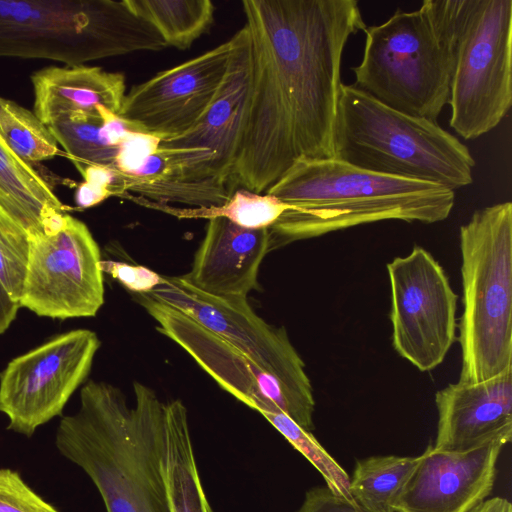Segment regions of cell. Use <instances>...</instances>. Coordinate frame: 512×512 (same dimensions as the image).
Segmentation results:
<instances>
[{"label":"cell","instance_id":"cell-23","mask_svg":"<svg viewBox=\"0 0 512 512\" xmlns=\"http://www.w3.org/2000/svg\"><path fill=\"white\" fill-rule=\"evenodd\" d=\"M419 456H370L356 461L350 477L353 501L368 512H393L392 503Z\"/></svg>","mask_w":512,"mask_h":512},{"label":"cell","instance_id":"cell-7","mask_svg":"<svg viewBox=\"0 0 512 512\" xmlns=\"http://www.w3.org/2000/svg\"><path fill=\"white\" fill-rule=\"evenodd\" d=\"M166 47L126 0H0V57L80 66Z\"/></svg>","mask_w":512,"mask_h":512},{"label":"cell","instance_id":"cell-35","mask_svg":"<svg viewBox=\"0 0 512 512\" xmlns=\"http://www.w3.org/2000/svg\"><path fill=\"white\" fill-rule=\"evenodd\" d=\"M20 305L8 294L0 282V335L3 334L16 318Z\"/></svg>","mask_w":512,"mask_h":512},{"label":"cell","instance_id":"cell-5","mask_svg":"<svg viewBox=\"0 0 512 512\" xmlns=\"http://www.w3.org/2000/svg\"><path fill=\"white\" fill-rule=\"evenodd\" d=\"M333 158L453 191L473 183L475 167L468 147L436 121L395 110L354 84L343 83L333 129Z\"/></svg>","mask_w":512,"mask_h":512},{"label":"cell","instance_id":"cell-19","mask_svg":"<svg viewBox=\"0 0 512 512\" xmlns=\"http://www.w3.org/2000/svg\"><path fill=\"white\" fill-rule=\"evenodd\" d=\"M33 112L45 125L70 113H96L104 107L119 114L125 98V77L96 66H51L31 76Z\"/></svg>","mask_w":512,"mask_h":512},{"label":"cell","instance_id":"cell-22","mask_svg":"<svg viewBox=\"0 0 512 512\" xmlns=\"http://www.w3.org/2000/svg\"><path fill=\"white\" fill-rule=\"evenodd\" d=\"M131 10L150 23L168 46L186 50L214 21L210 0H126Z\"/></svg>","mask_w":512,"mask_h":512},{"label":"cell","instance_id":"cell-32","mask_svg":"<svg viewBox=\"0 0 512 512\" xmlns=\"http://www.w3.org/2000/svg\"><path fill=\"white\" fill-rule=\"evenodd\" d=\"M102 273L109 274L133 294H147L156 288L162 276L142 265L114 260H100Z\"/></svg>","mask_w":512,"mask_h":512},{"label":"cell","instance_id":"cell-24","mask_svg":"<svg viewBox=\"0 0 512 512\" xmlns=\"http://www.w3.org/2000/svg\"><path fill=\"white\" fill-rule=\"evenodd\" d=\"M154 207L179 218L223 217L246 229L269 228L289 209V205L270 194H258L244 188L235 190L220 206L178 209L155 203Z\"/></svg>","mask_w":512,"mask_h":512},{"label":"cell","instance_id":"cell-28","mask_svg":"<svg viewBox=\"0 0 512 512\" xmlns=\"http://www.w3.org/2000/svg\"><path fill=\"white\" fill-rule=\"evenodd\" d=\"M28 231L0 206V282L19 304L29 259Z\"/></svg>","mask_w":512,"mask_h":512},{"label":"cell","instance_id":"cell-12","mask_svg":"<svg viewBox=\"0 0 512 512\" xmlns=\"http://www.w3.org/2000/svg\"><path fill=\"white\" fill-rule=\"evenodd\" d=\"M100 345L94 331L75 329L12 359L0 373V412L8 428L31 436L61 415L89 375Z\"/></svg>","mask_w":512,"mask_h":512},{"label":"cell","instance_id":"cell-9","mask_svg":"<svg viewBox=\"0 0 512 512\" xmlns=\"http://www.w3.org/2000/svg\"><path fill=\"white\" fill-rule=\"evenodd\" d=\"M147 294L227 340L276 378L290 403L292 420L307 431L314 430L312 384L283 326L264 321L247 298L207 295L180 276H162L161 283Z\"/></svg>","mask_w":512,"mask_h":512},{"label":"cell","instance_id":"cell-21","mask_svg":"<svg viewBox=\"0 0 512 512\" xmlns=\"http://www.w3.org/2000/svg\"><path fill=\"white\" fill-rule=\"evenodd\" d=\"M0 206L29 234L42 232L40 218L48 208L65 211V206L48 181L18 157L0 135Z\"/></svg>","mask_w":512,"mask_h":512},{"label":"cell","instance_id":"cell-17","mask_svg":"<svg viewBox=\"0 0 512 512\" xmlns=\"http://www.w3.org/2000/svg\"><path fill=\"white\" fill-rule=\"evenodd\" d=\"M432 448L464 452L512 439V369L480 383H450L435 394Z\"/></svg>","mask_w":512,"mask_h":512},{"label":"cell","instance_id":"cell-33","mask_svg":"<svg viewBox=\"0 0 512 512\" xmlns=\"http://www.w3.org/2000/svg\"><path fill=\"white\" fill-rule=\"evenodd\" d=\"M296 512H368L354 501L333 494L326 486L309 489Z\"/></svg>","mask_w":512,"mask_h":512},{"label":"cell","instance_id":"cell-8","mask_svg":"<svg viewBox=\"0 0 512 512\" xmlns=\"http://www.w3.org/2000/svg\"><path fill=\"white\" fill-rule=\"evenodd\" d=\"M512 104V0H466L448 105L465 140L485 135Z\"/></svg>","mask_w":512,"mask_h":512},{"label":"cell","instance_id":"cell-25","mask_svg":"<svg viewBox=\"0 0 512 512\" xmlns=\"http://www.w3.org/2000/svg\"><path fill=\"white\" fill-rule=\"evenodd\" d=\"M0 135L22 160L32 164L57 156L49 129L30 110L0 96Z\"/></svg>","mask_w":512,"mask_h":512},{"label":"cell","instance_id":"cell-29","mask_svg":"<svg viewBox=\"0 0 512 512\" xmlns=\"http://www.w3.org/2000/svg\"><path fill=\"white\" fill-rule=\"evenodd\" d=\"M83 177L75 192V203L80 209L96 206L111 196H123L122 173L112 166L83 164L72 161Z\"/></svg>","mask_w":512,"mask_h":512},{"label":"cell","instance_id":"cell-16","mask_svg":"<svg viewBox=\"0 0 512 512\" xmlns=\"http://www.w3.org/2000/svg\"><path fill=\"white\" fill-rule=\"evenodd\" d=\"M503 446L456 452L429 445L395 497L393 512H471L493 490Z\"/></svg>","mask_w":512,"mask_h":512},{"label":"cell","instance_id":"cell-14","mask_svg":"<svg viewBox=\"0 0 512 512\" xmlns=\"http://www.w3.org/2000/svg\"><path fill=\"white\" fill-rule=\"evenodd\" d=\"M234 48L224 43L135 85L119 115L163 138L189 130L216 96Z\"/></svg>","mask_w":512,"mask_h":512},{"label":"cell","instance_id":"cell-30","mask_svg":"<svg viewBox=\"0 0 512 512\" xmlns=\"http://www.w3.org/2000/svg\"><path fill=\"white\" fill-rule=\"evenodd\" d=\"M0 512H60L35 493L20 474L0 469Z\"/></svg>","mask_w":512,"mask_h":512},{"label":"cell","instance_id":"cell-36","mask_svg":"<svg viewBox=\"0 0 512 512\" xmlns=\"http://www.w3.org/2000/svg\"><path fill=\"white\" fill-rule=\"evenodd\" d=\"M471 512H512V506L506 498L493 497L486 499Z\"/></svg>","mask_w":512,"mask_h":512},{"label":"cell","instance_id":"cell-13","mask_svg":"<svg viewBox=\"0 0 512 512\" xmlns=\"http://www.w3.org/2000/svg\"><path fill=\"white\" fill-rule=\"evenodd\" d=\"M29 246L20 307L52 319L95 316L104 282L100 249L87 225L67 214L59 233L29 234Z\"/></svg>","mask_w":512,"mask_h":512},{"label":"cell","instance_id":"cell-4","mask_svg":"<svg viewBox=\"0 0 512 512\" xmlns=\"http://www.w3.org/2000/svg\"><path fill=\"white\" fill-rule=\"evenodd\" d=\"M466 0H424L366 26L353 83L400 112L436 121L448 104Z\"/></svg>","mask_w":512,"mask_h":512},{"label":"cell","instance_id":"cell-31","mask_svg":"<svg viewBox=\"0 0 512 512\" xmlns=\"http://www.w3.org/2000/svg\"><path fill=\"white\" fill-rule=\"evenodd\" d=\"M161 139L149 132H129L117 147L113 167L123 174L136 172L158 151Z\"/></svg>","mask_w":512,"mask_h":512},{"label":"cell","instance_id":"cell-1","mask_svg":"<svg viewBox=\"0 0 512 512\" xmlns=\"http://www.w3.org/2000/svg\"><path fill=\"white\" fill-rule=\"evenodd\" d=\"M134 405L112 384L88 381L57 427L60 454L98 489L107 512H170L165 477L166 402L135 381Z\"/></svg>","mask_w":512,"mask_h":512},{"label":"cell","instance_id":"cell-27","mask_svg":"<svg viewBox=\"0 0 512 512\" xmlns=\"http://www.w3.org/2000/svg\"><path fill=\"white\" fill-rule=\"evenodd\" d=\"M261 415L318 470L325 481L326 487L333 494L347 501H353L350 493L349 475L310 431L299 426L281 411L266 412Z\"/></svg>","mask_w":512,"mask_h":512},{"label":"cell","instance_id":"cell-10","mask_svg":"<svg viewBox=\"0 0 512 512\" xmlns=\"http://www.w3.org/2000/svg\"><path fill=\"white\" fill-rule=\"evenodd\" d=\"M233 38L234 48L225 77L208 108L189 130L163 138L159 145L170 168L167 180L199 189L215 206L224 204L233 194L229 184L250 89L251 55L246 26Z\"/></svg>","mask_w":512,"mask_h":512},{"label":"cell","instance_id":"cell-26","mask_svg":"<svg viewBox=\"0 0 512 512\" xmlns=\"http://www.w3.org/2000/svg\"><path fill=\"white\" fill-rule=\"evenodd\" d=\"M101 123L98 112H78L60 116L46 126L71 162L113 167L117 147L102 141Z\"/></svg>","mask_w":512,"mask_h":512},{"label":"cell","instance_id":"cell-18","mask_svg":"<svg viewBox=\"0 0 512 512\" xmlns=\"http://www.w3.org/2000/svg\"><path fill=\"white\" fill-rule=\"evenodd\" d=\"M268 242V228L246 229L223 217L208 219L191 270L180 277L207 295L247 298L258 288Z\"/></svg>","mask_w":512,"mask_h":512},{"label":"cell","instance_id":"cell-6","mask_svg":"<svg viewBox=\"0 0 512 512\" xmlns=\"http://www.w3.org/2000/svg\"><path fill=\"white\" fill-rule=\"evenodd\" d=\"M463 313L459 381L512 369V203L474 211L459 230Z\"/></svg>","mask_w":512,"mask_h":512},{"label":"cell","instance_id":"cell-20","mask_svg":"<svg viewBox=\"0 0 512 512\" xmlns=\"http://www.w3.org/2000/svg\"><path fill=\"white\" fill-rule=\"evenodd\" d=\"M165 433L170 512H213L198 474L187 408L180 399L166 402Z\"/></svg>","mask_w":512,"mask_h":512},{"label":"cell","instance_id":"cell-34","mask_svg":"<svg viewBox=\"0 0 512 512\" xmlns=\"http://www.w3.org/2000/svg\"><path fill=\"white\" fill-rule=\"evenodd\" d=\"M97 111L102 120L100 137L107 146L118 147L129 132H148L141 125L131 122L104 107H97Z\"/></svg>","mask_w":512,"mask_h":512},{"label":"cell","instance_id":"cell-2","mask_svg":"<svg viewBox=\"0 0 512 512\" xmlns=\"http://www.w3.org/2000/svg\"><path fill=\"white\" fill-rule=\"evenodd\" d=\"M247 28L268 47L293 90L299 157L333 158L345 45L366 24L356 0H244Z\"/></svg>","mask_w":512,"mask_h":512},{"label":"cell","instance_id":"cell-15","mask_svg":"<svg viewBox=\"0 0 512 512\" xmlns=\"http://www.w3.org/2000/svg\"><path fill=\"white\" fill-rule=\"evenodd\" d=\"M134 299L157 322L156 330L183 348L222 389L260 414L281 411L292 419L281 384L245 353L148 294H134Z\"/></svg>","mask_w":512,"mask_h":512},{"label":"cell","instance_id":"cell-11","mask_svg":"<svg viewBox=\"0 0 512 512\" xmlns=\"http://www.w3.org/2000/svg\"><path fill=\"white\" fill-rule=\"evenodd\" d=\"M395 351L421 372L440 365L456 340L458 295L430 252L414 245L387 264Z\"/></svg>","mask_w":512,"mask_h":512},{"label":"cell","instance_id":"cell-3","mask_svg":"<svg viewBox=\"0 0 512 512\" xmlns=\"http://www.w3.org/2000/svg\"><path fill=\"white\" fill-rule=\"evenodd\" d=\"M265 193L289 205L268 228V252L290 243L383 220L447 219L455 191L367 171L335 158L299 157Z\"/></svg>","mask_w":512,"mask_h":512}]
</instances>
